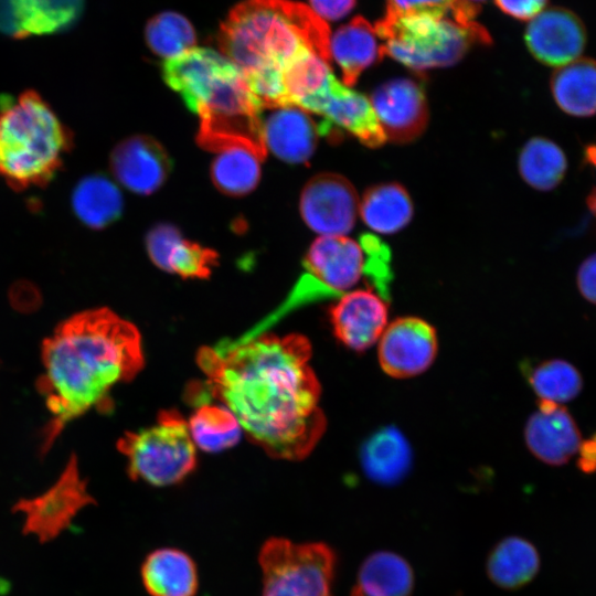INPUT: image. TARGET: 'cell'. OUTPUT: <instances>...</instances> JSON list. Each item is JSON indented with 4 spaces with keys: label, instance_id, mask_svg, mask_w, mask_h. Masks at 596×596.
Segmentation results:
<instances>
[{
    "label": "cell",
    "instance_id": "obj_23",
    "mask_svg": "<svg viewBox=\"0 0 596 596\" xmlns=\"http://www.w3.org/2000/svg\"><path fill=\"white\" fill-rule=\"evenodd\" d=\"M550 87L557 106L575 117L596 114V60L577 58L557 67L551 77Z\"/></svg>",
    "mask_w": 596,
    "mask_h": 596
},
{
    "label": "cell",
    "instance_id": "obj_41",
    "mask_svg": "<svg viewBox=\"0 0 596 596\" xmlns=\"http://www.w3.org/2000/svg\"><path fill=\"white\" fill-rule=\"evenodd\" d=\"M461 2H464L465 4L476 9L477 11H480V8H481V4L486 1V0H460Z\"/></svg>",
    "mask_w": 596,
    "mask_h": 596
},
{
    "label": "cell",
    "instance_id": "obj_29",
    "mask_svg": "<svg viewBox=\"0 0 596 596\" xmlns=\"http://www.w3.org/2000/svg\"><path fill=\"white\" fill-rule=\"evenodd\" d=\"M188 426L195 447L206 453H220L235 446L243 432L225 405L207 402L194 411Z\"/></svg>",
    "mask_w": 596,
    "mask_h": 596
},
{
    "label": "cell",
    "instance_id": "obj_6",
    "mask_svg": "<svg viewBox=\"0 0 596 596\" xmlns=\"http://www.w3.org/2000/svg\"><path fill=\"white\" fill-rule=\"evenodd\" d=\"M374 29L385 54L414 72L454 65L473 44L492 42L481 24L462 25L445 17L384 15Z\"/></svg>",
    "mask_w": 596,
    "mask_h": 596
},
{
    "label": "cell",
    "instance_id": "obj_30",
    "mask_svg": "<svg viewBox=\"0 0 596 596\" xmlns=\"http://www.w3.org/2000/svg\"><path fill=\"white\" fill-rule=\"evenodd\" d=\"M264 159L253 149L231 146L217 151L211 175L215 187L230 195H244L257 185Z\"/></svg>",
    "mask_w": 596,
    "mask_h": 596
},
{
    "label": "cell",
    "instance_id": "obj_3",
    "mask_svg": "<svg viewBox=\"0 0 596 596\" xmlns=\"http://www.w3.org/2000/svg\"><path fill=\"white\" fill-rule=\"evenodd\" d=\"M331 33L311 8L290 0H244L221 26L219 44L247 77L265 70L285 68L311 50L330 64Z\"/></svg>",
    "mask_w": 596,
    "mask_h": 596
},
{
    "label": "cell",
    "instance_id": "obj_13",
    "mask_svg": "<svg viewBox=\"0 0 596 596\" xmlns=\"http://www.w3.org/2000/svg\"><path fill=\"white\" fill-rule=\"evenodd\" d=\"M370 102L385 134L393 142H409L422 135L428 121L425 92L412 78H394L377 86Z\"/></svg>",
    "mask_w": 596,
    "mask_h": 596
},
{
    "label": "cell",
    "instance_id": "obj_15",
    "mask_svg": "<svg viewBox=\"0 0 596 596\" xmlns=\"http://www.w3.org/2000/svg\"><path fill=\"white\" fill-rule=\"evenodd\" d=\"M387 300L372 288L354 289L329 308L336 338L362 352L376 343L387 326Z\"/></svg>",
    "mask_w": 596,
    "mask_h": 596
},
{
    "label": "cell",
    "instance_id": "obj_19",
    "mask_svg": "<svg viewBox=\"0 0 596 596\" xmlns=\"http://www.w3.org/2000/svg\"><path fill=\"white\" fill-rule=\"evenodd\" d=\"M151 262L162 270L182 278H207L217 264V254L211 248L184 238L170 224H159L146 237Z\"/></svg>",
    "mask_w": 596,
    "mask_h": 596
},
{
    "label": "cell",
    "instance_id": "obj_39",
    "mask_svg": "<svg viewBox=\"0 0 596 596\" xmlns=\"http://www.w3.org/2000/svg\"><path fill=\"white\" fill-rule=\"evenodd\" d=\"M311 9L323 20L336 21L348 15L356 0H309Z\"/></svg>",
    "mask_w": 596,
    "mask_h": 596
},
{
    "label": "cell",
    "instance_id": "obj_8",
    "mask_svg": "<svg viewBox=\"0 0 596 596\" xmlns=\"http://www.w3.org/2000/svg\"><path fill=\"white\" fill-rule=\"evenodd\" d=\"M262 596H331L334 552L324 543L267 540L258 555Z\"/></svg>",
    "mask_w": 596,
    "mask_h": 596
},
{
    "label": "cell",
    "instance_id": "obj_26",
    "mask_svg": "<svg viewBox=\"0 0 596 596\" xmlns=\"http://www.w3.org/2000/svg\"><path fill=\"white\" fill-rule=\"evenodd\" d=\"M72 206L83 224L100 230L120 217L124 200L111 180L103 174H91L74 188Z\"/></svg>",
    "mask_w": 596,
    "mask_h": 596
},
{
    "label": "cell",
    "instance_id": "obj_22",
    "mask_svg": "<svg viewBox=\"0 0 596 596\" xmlns=\"http://www.w3.org/2000/svg\"><path fill=\"white\" fill-rule=\"evenodd\" d=\"M198 578L193 560L173 547L152 551L141 565V581L150 596H194Z\"/></svg>",
    "mask_w": 596,
    "mask_h": 596
},
{
    "label": "cell",
    "instance_id": "obj_35",
    "mask_svg": "<svg viewBox=\"0 0 596 596\" xmlns=\"http://www.w3.org/2000/svg\"><path fill=\"white\" fill-rule=\"evenodd\" d=\"M150 49L167 60L193 47L195 33L190 22L179 13L164 12L152 18L146 28Z\"/></svg>",
    "mask_w": 596,
    "mask_h": 596
},
{
    "label": "cell",
    "instance_id": "obj_14",
    "mask_svg": "<svg viewBox=\"0 0 596 596\" xmlns=\"http://www.w3.org/2000/svg\"><path fill=\"white\" fill-rule=\"evenodd\" d=\"M524 42L539 62L561 67L582 54L587 43V31L575 12L563 7H552L530 21L524 32Z\"/></svg>",
    "mask_w": 596,
    "mask_h": 596
},
{
    "label": "cell",
    "instance_id": "obj_28",
    "mask_svg": "<svg viewBox=\"0 0 596 596\" xmlns=\"http://www.w3.org/2000/svg\"><path fill=\"white\" fill-rule=\"evenodd\" d=\"M539 567L536 549L522 538L509 536L491 551L487 574L497 586L514 589L528 584L536 575Z\"/></svg>",
    "mask_w": 596,
    "mask_h": 596
},
{
    "label": "cell",
    "instance_id": "obj_38",
    "mask_svg": "<svg viewBox=\"0 0 596 596\" xmlns=\"http://www.w3.org/2000/svg\"><path fill=\"white\" fill-rule=\"evenodd\" d=\"M0 32L12 39H24L19 0H0Z\"/></svg>",
    "mask_w": 596,
    "mask_h": 596
},
{
    "label": "cell",
    "instance_id": "obj_32",
    "mask_svg": "<svg viewBox=\"0 0 596 596\" xmlns=\"http://www.w3.org/2000/svg\"><path fill=\"white\" fill-rule=\"evenodd\" d=\"M83 9L84 0H19L25 38L66 31L78 21Z\"/></svg>",
    "mask_w": 596,
    "mask_h": 596
},
{
    "label": "cell",
    "instance_id": "obj_11",
    "mask_svg": "<svg viewBox=\"0 0 596 596\" xmlns=\"http://www.w3.org/2000/svg\"><path fill=\"white\" fill-rule=\"evenodd\" d=\"M359 198L354 187L337 173H320L311 178L300 195V213L315 232L345 235L355 225Z\"/></svg>",
    "mask_w": 596,
    "mask_h": 596
},
{
    "label": "cell",
    "instance_id": "obj_37",
    "mask_svg": "<svg viewBox=\"0 0 596 596\" xmlns=\"http://www.w3.org/2000/svg\"><path fill=\"white\" fill-rule=\"evenodd\" d=\"M494 3L503 13L520 21H528L542 12L549 0H494Z\"/></svg>",
    "mask_w": 596,
    "mask_h": 596
},
{
    "label": "cell",
    "instance_id": "obj_36",
    "mask_svg": "<svg viewBox=\"0 0 596 596\" xmlns=\"http://www.w3.org/2000/svg\"><path fill=\"white\" fill-rule=\"evenodd\" d=\"M459 0H385L386 17L432 15L441 18L456 11Z\"/></svg>",
    "mask_w": 596,
    "mask_h": 596
},
{
    "label": "cell",
    "instance_id": "obj_42",
    "mask_svg": "<svg viewBox=\"0 0 596 596\" xmlns=\"http://www.w3.org/2000/svg\"><path fill=\"white\" fill-rule=\"evenodd\" d=\"M590 440L593 441V444H594V446L596 448V435L593 438H590Z\"/></svg>",
    "mask_w": 596,
    "mask_h": 596
},
{
    "label": "cell",
    "instance_id": "obj_18",
    "mask_svg": "<svg viewBox=\"0 0 596 596\" xmlns=\"http://www.w3.org/2000/svg\"><path fill=\"white\" fill-rule=\"evenodd\" d=\"M524 438L530 451L541 461L558 466L567 462L579 451L582 437L578 427L561 404L539 401L524 429Z\"/></svg>",
    "mask_w": 596,
    "mask_h": 596
},
{
    "label": "cell",
    "instance_id": "obj_20",
    "mask_svg": "<svg viewBox=\"0 0 596 596\" xmlns=\"http://www.w3.org/2000/svg\"><path fill=\"white\" fill-rule=\"evenodd\" d=\"M263 120L266 149L288 163H304L312 156L319 137L318 124L308 111L288 105L272 108Z\"/></svg>",
    "mask_w": 596,
    "mask_h": 596
},
{
    "label": "cell",
    "instance_id": "obj_2",
    "mask_svg": "<svg viewBox=\"0 0 596 596\" xmlns=\"http://www.w3.org/2000/svg\"><path fill=\"white\" fill-rule=\"evenodd\" d=\"M43 373L36 387L50 421L41 453L73 419L96 408L108 411L111 389L143 366L139 330L108 308H95L62 321L42 344Z\"/></svg>",
    "mask_w": 596,
    "mask_h": 596
},
{
    "label": "cell",
    "instance_id": "obj_43",
    "mask_svg": "<svg viewBox=\"0 0 596 596\" xmlns=\"http://www.w3.org/2000/svg\"><path fill=\"white\" fill-rule=\"evenodd\" d=\"M593 213L596 215V209L593 211Z\"/></svg>",
    "mask_w": 596,
    "mask_h": 596
},
{
    "label": "cell",
    "instance_id": "obj_1",
    "mask_svg": "<svg viewBox=\"0 0 596 596\" xmlns=\"http://www.w3.org/2000/svg\"><path fill=\"white\" fill-rule=\"evenodd\" d=\"M310 359L311 344L302 334L267 331L204 347L196 355L212 397L255 445L286 460L308 456L327 426Z\"/></svg>",
    "mask_w": 596,
    "mask_h": 596
},
{
    "label": "cell",
    "instance_id": "obj_40",
    "mask_svg": "<svg viewBox=\"0 0 596 596\" xmlns=\"http://www.w3.org/2000/svg\"><path fill=\"white\" fill-rule=\"evenodd\" d=\"M577 286L583 297L596 305V253L586 258L579 266Z\"/></svg>",
    "mask_w": 596,
    "mask_h": 596
},
{
    "label": "cell",
    "instance_id": "obj_31",
    "mask_svg": "<svg viewBox=\"0 0 596 596\" xmlns=\"http://www.w3.org/2000/svg\"><path fill=\"white\" fill-rule=\"evenodd\" d=\"M518 164L522 179L540 191L556 188L567 169L563 150L543 137H534L525 142L520 151Z\"/></svg>",
    "mask_w": 596,
    "mask_h": 596
},
{
    "label": "cell",
    "instance_id": "obj_16",
    "mask_svg": "<svg viewBox=\"0 0 596 596\" xmlns=\"http://www.w3.org/2000/svg\"><path fill=\"white\" fill-rule=\"evenodd\" d=\"M233 66L227 57L213 50L192 47L166 60L162 74L166 83L196 114L219 81Z\"/></svg>",
    "mask_w": 596,
    "mask_h": 596
},
{
    "label": "cell",
    "instance_id": "obj_12",
    "mask_svg": "<svg viewBox=\"0 0 596 596\" xmlns=\"http://www.w3.org/2000/svg\"><path fill=\"white\" fill-rule=\"evenodd\" d=\"M438 350L435 328L417 317H401L387 323L379 339L377 358L382 370L395 379L425 372Z\"/></svg>",
    "mask_w": 596,
    "mask_h": 596
},
{
    "label": "cell",
    "instance_id": "obj_24",
    "mask_svg": "<svg viewBox=\"0 0 596 596\" xmlns=\"http://www.w3.org/2000/svg\"><path fill=\"white\" fill-rule=\"evenodd\" d=\"M414 574L400 555L380 551L362 563L351 596H409Z\"/></svg>",
    "mask_w": 596,
    "mask_h": 596
},
{
    "label": "cell",
    "instance_id": "obj_10",
    "mask_svg": "<svg viewBox=\"0 0 596 596\" xmlns=\"http://www.w3.org/2000/svg\"><path fill=\"white\" fill-rule=\"evenodd\" d=\"M300 108L322 116L319 134L337 140L341 130L368 147H379L386 140L370 99L340 83L332 74L327 84L304 100Z\"/></svg>",
    "mask_w": 596,
    "mask_h": 596
},
{
    "label": "cell",
    "instance_id": "obj_7",
    "mask_svg": "<svg viewBox=\"0 0 596 596\" xmlns=\"http://www.w3.org/2000/svg\"><path fill=\"white\" fill-rule=\"evenodd\" d=\"M117 448L127 458L130 478L155 487L181 482L196 465L188 422L174 409L161 411L149 427L126 432Z\"/></svg>",
    "mask_w": 596,
    "mask_h": 596
},
{
    "label": "cell",
    "instance_id": "obj_17",
    "mask_svg": "<svg viewBox=\"0 0 596 596\" xmlns=\"http://www.w3.org/2000/svg\"><path fill=\"white\" fill-rule=\"evenodd\" d=\"M164 148L153 138L134 136L120 141L110 155L116 179L128 190L150 194L158 190L171 170Z\"/></svg>",
    "mask_w": 596,
    "mask_h": 596
},
{
    "label": "cell",
    "instance_id": "obj_9",
    "mask_svg": "<svg viewBox=\"0 0 596 596\" xmlns=\"http://www.w3.org/2000/svg\"><path fill=\"white\" fill-rule=\"evenodd\" d=\"M89 504H96V501L72 455L52 487L34 498L20 499L12 512L24 515L23 534L35 535L40 543H47L65 531L78 512Z\"/></svg>",
    "mask_w": 596,
    "mask_h": 596
},
{
    "label": "cell",
    "instance_id": "obj_5",
    "mask_svg": "<svg viewBox=\"0 0 596 596\" xmlns=\"http://www.w3.org/2000/svg\"><path fill=\"white\" fill-rule=\"evenodd\" d=\"M72 146L71 130L38 92L0 104V178L13 190L45 187Z\"/></svg>",
    "mask_w": 596,
    "mask_h": 596
},
{
    "label": "cell",
    "instance_id": "obj_34",
    "mask_svg": "<svg viewBox=\"0 0 596 596\" xmlns=\"http://www.w3.org/2000/svg\"><path fill=\"white\" fill-rule=\"evenodd\" d=\"M332 75L330 64L311 50L304 51L284 71L289 105L300 104L317 94Z\"/></svg>",
    "mask_w": 596,
    "mask_h": 596
},
{
    "label": "cell",
    "instance_id": "obj_27",
    "mask_svg": "<svg viewBox=\"0 0 596 596\" xmlns=\"http://www.w3.org/2000/svg\"><path fill=\"white\" fill-rule=\"evenodd\" d=\"M359 211L371 230L381 234H393L411 221L413 203L401 184L380 183L364 192Z\"/></svg>",
    "mask_w": 596,
    "mask_h": 596
},
{
    "label": "cell",
    "instance_id": "obj_21",
    "mask_svg": "<svg viewBox=\"0 0 596 596\" xmlns=\"http://www.w3.org/2000/svg\"><path fill=\"white\" fill-rule=\"evenodd\" d=\"M331 58L339 66L343 84L352 86L363 71L385 55L371 23L356 15L340 26L330 40Z\"/></svg>",
    "mask_w": 596,
    "mask_h": 596
},
{
    "label": "cell",
    "instance_id": "obj_4",
    "mask_svg": "<svg viewBox=\"0 0 596 596\" xmlns=\"http://www.w3.org/2000/svg\"><path fill=\"white\" fill-rule=\"evenodd\" d=\"M391 253L376 236L364 234L356 242L345 235L317 238L304 260V273L283 304L257 323L245 337L266 330L288 312L327 298H339L354 290L362 280L389 300Z\"/></svg>",
    "mask_w": 596,
    "mask_h": 596
},
{
    "label": "cell",
    "instance_id": "obj_25",
    "mask_svg": "<svg viewBox=\"0 0 596 596\" xmlns=\"http://www.w3.org/2000/svg\"><path fill=\"white\" fill-rule=\"evenodd\" d=\"M411 461L412 453L406 439L392 427L380 429L362 447L361 462L365 475L382 485L402 480Z\"/></svg>",
    "mask_w": 596,
    "mask_h": 596
},
{
    "label": "cell",
    "instance_id": "obj_33",
    "mask_svg": "<svg viewBox=\"0 0 596 596\" xmlns=\"http://www.w3.org/2000/svg\"><path fill=\"white\" fill-rule=\"evenodd\" d=\"M525 375L540 400L557 404L575 398L583 386L576 368L560 359L543 361L529 368Z\"/></svg>",
    "mask_w": 596,
    "mask_h": 596
}]
</instances>
